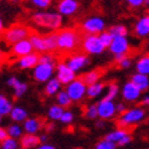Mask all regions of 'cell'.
I'll use <instances>...</instances> for the list:
<instances>
[{"mask_svg": "<svg viewBox=\"0 0 149 149\" xmlns=\"http://www.w3.org/2000/svg\"><path fill=\"white\" fill-rule=\"evenodd\" d=\"M87 85L84 83V80L79 78V79H74L72 83L68 84L67 86V92L70 96V98L73 101H80L81 98L85 96L86 91H87Z\"/></svg>", "mask_w": 149, "mask_h": 149, "instance_id": "52a82bcc", "label": "cell"}, {"mask_svg": "<svg viewBox=\"0 0 149 149\" xmlns=\"http://www.w3.org/2000/svg\"><path fill=\"white\" fill-rule=\"evenodd\" d=\"M131 136H129V135H126L125 137H123L120 141L118 142V146H120V147H123V146H125V144H127V143H130L131 142Z\"/></svg>", "mask_w": 149, "mask_h": 149, "instance_id": "b9f144b4", "label": "cell"}, {"mask_svg": "<svg viewBox=\"0 0 149 149\" xmlns=\"http://www.w3.org/2000/svg\"><path fill=\"white\" fill-rule=\"evenodd\" d=\"M31 1L33 5L39 7V9H46V7H49L51 5L52 0H31Z\"/></svg>", "mask_w": 149, "mask_h": 149, "instance_id": "f35d334b", "label": "cell"}, {"mask_svg": "<svg viewBox=\"0 0 149 149\" xmlns=\"http://www.w3.org/2000/svg\"><path fill=\"white\" fill-rule=\"evenodd\" d=\"M144 118V110L136 108V109H130V110H125L124 113L120 115V119L118 120V126L119 127H129L137 123H139L142 119Z\"/></svg>", "mask_w": 149, "mask_h": 149, "instance_id": "8992f818", "label": "cell"}, {"mask_svg": "<svg viewBox=\"0 0 149 149\" xmlns=\"http://www.w3.org/2000/svg\"><path fill=\"white\" fill-rule=\"evenodd\" d=\"M9 137V132H7V130H4V129H0V139L4 141L5 138Z\"/></svg>", "mask_w": 149, "mask_h": 149, "instance_id": "ee69618b", "label": "cell"}, {"mask_svg": "<svg viewBox=\"0 0 149 149\" xmlns=\"http://www.w3.org/2000/svg\"><path fill=\"white\" fill-rule=\"evenodd\" d=\"M141 92L142 91H141L139 88L132 83V81H130V83L125 84V86L123 88V97H124L125 101L132 102V101H136L139 97Z\"/></svg>", "mask_w": 149, "mask_h": 149, "instance_id": "e0dca14e", "label": "cell"}, {"mask_svg": "<svg viewBox=\"0 0 149 149\" xmlns=\"http://www.w3.org/2000/svg\"><path fill=\"white\" fill-rule=\"evenodd\" d=\"M12 109L13 108L11 106V103L7 101L4 96H0V115L1 116L9 115V114H11Z\"/></svg>", "mask_w": 149, "mask_h": 149, "instance_id": "4316f807", "label": "cell"}, {"mask_svg": "<svg viewBox=\"0 0 149 149\" xmlns=\"http://www.w3.org/2000/svg\"><path fill=\"white\" fill-rule=\"evenodd\" d=\"M137 72L146 75L149 74V54L139 58V61L137 62Z\"/></svg>", "mask_w": 149, "mask_h": 149, "instance_id": "484cf974", "label": "cell"}, {"mask_svg": "<svg viewBox=\"0 0 149 149\" xmlns=\"http://www.w3.org/2000/svg\"><path fill=\"white\" fill-rule=\"evenodd\" d=\"M79 4L77 0H61L58 3V12L61 15H64V16H70V15L75 13L78 11Z\"/></svg>", "mask_w": 149, "mask_h": 149, "instance_id": "2e32d148", "label": "cell"}, {"mask_svg": "<svg viewBox=\"0 0 149 149\" xmlns=\"http://www.w3.org/2000/svg\"><path fill=\"white\" fill-rule=\"evenodd\" d=\"M97 126H98V127H103L104 123H103V121H98V123H97Z\"/></svg>", "mask_w": 149, "mask_h": 149, "instance_id": "c3c4849f", "label": "cell"}, {"mask_svg": "<svg viewBox=\"0 0 149 149\" xmlns=\"http://www.w3.org/2000/svg\"><path fill=\"white\" fill-rule=\"evenodd\" d=\"M39 148H40V149H54L55 147L51 146V144H41Z\"/></svg>", "mask_w": 149, "mask_h": 149, "instance_id": "bcb514c9", "label": "cell"}, {"mask_svg": "<svg viewBox=\"0 0 149 149\" xmlns=\"http://www.w3.org/2000/svg\"><path fill=\"white\" fill-rule=\"evenodd\" d=\"M106 49L104 44L102 42L100 35L97 34H88L83 33V40H81V51L90 55H98L102 54Z\"/></svg>", "mask_w": 149, "mask_h": 149, "instance_id": "5b68a950", "label": "cell"}, {"mask_svg": "<svg viewBox=\"0 0 149 149\" xmlns=\"http://www.w3.org/2000/svg\"><path fill=\"white\" fill-rule=\"evenodd\" d=\"M61 84H62V83L59 81L58 78L51 79L49 83H47L46 87H45V95H46V96H54L55 93H57L58 90H59V86H61Z\"/></svg>", "mask_w": 149, "mask_h": 149, "instance_id": "cb8c5ba5", "label": "cell"}, {"mask_svg": "<svg viewBox=\"0 0 149 149\" xmlns=\"http://www.w3.org/2000/svg\"><path fill=\"white\" fill-rule=\"evenodd\" d=\"M126 1H127V4L131 7H139V6L144 5L146 0H126Z\"/></svg>", "mask_w": 149, "mask_h": 149, "instance_id": "60d3db41", "label": "cell"}, {"mask_svg": "<svg viewBox=\"0 0 149 149\" xmlns=\"http://www.w3.org/2000/svg\"><path fill=\"white\" fill-rule=\"evenodd\" d=\"M131 81L139 88L141 91H146L149 86V80H148L147 75L146 74H142V73H137L135 75H132Z\"/></svg>", "mask_w": 149, "mask_h": 149, "instance_id": "44dd1931", "label": "cell"}, {"mask_svg": "<svg viewBox=\"0 0 149 149\" xmlns=\"http://www.w3.org/2000/svg\"><path fill=\"white\" fill-rule=\"evenodd\" d=\"M40 139H41V142H44V141H46V136H41V137H40Z\"/></svg>", "mask_w": 149, "mask_h": 149, "instance_id": "681fc988", "label": "cell"}, {"mask_svg": "<svg viewBox=\"0 0 149 149\" xmlns=\"http://www.w3.org/2000/svg\"><path fill=\"white\" fill-rule=\"evenodd\" d=\"M116 147V143L111 142V141H108L104 138V141H101L100 143H97L96 148L97 149H114Z\"/></svg>", "mask_w": 149, "mask_h": 149, "instance_id": "8d00e7d4", "label": "cell"}, {"mask_svg": "<svg viewBox=\"0 0 149 149\" xmlns=\"http://www.w3.org/2000/svg\"><path fill=\"white\" fill-rule=\"evenodd\" d=\"M135 34L137 36H146L149 34V16L141 18L135 26Z\"/></svg>", "mask_w": 149, "mask_h": 149, "instance_id": "d6986e66", "label": "cell"}, {"mask_svg": "<svg viewBox=\"0 0 149 149\" xmlns=\"http://www.w3.org/2000/svg\"><path fill=\"white\" fill-rule=\"evenodd\" d=\"M41 142L40 137H36L34 133H28V135L23 136L21 138V146L22 148H33V147H38Z\"/></svg>", "mask_w": 149, "mask_h": 149, "instance_id": "ffe728a7", "label": "cell"}, {"mask_svg": "<svg viewBox=\"0 0 149 149\" xmlns=\"http://www.w3.org/2000/svg\"><path fill=\"white\" fill-rule=\"evenodd\" d=\"M104 86H106V84H103V83H95L92 85H88L87 91H86L87 97L88 98L97 97V96L101 95V92L104 90Z\"/></svg>", "mask_w": 149, "mask_h": 149, "instance_id": "603a6c76", "label": "cell"}, {"mask_svg": "<svg viewBox=\"0 0 149 149\" xmlns=\"http://www.w3.org/2000/svg\"><path fill=\"white\" fill-rule=\"evenodd\" d=\"M33 50H34V46L31 39L28 38V39H23L16 44H13L11 46V54L16 57H22V56H26L28 54H31V52H33Z\"/></svg>", "mask_w": 149, "mask_h": 149, "instance_id": "8fae6325", "label": "cell"}, {"mask_svg": "<svg viewBox=\"0 0 149 149\" xmlns=\"http://www.w3.org/2000/svg\"><path fill=\"white\" fill-rule=\"evenodd\" d=\"M130 63H131V59L129 57H125L123 61L119 63V67H121V68H127V67L130 65Z\"/></svg>", "mask_w": 149, "mask_h": 149, "instance_id": "7bdbcfd3", "label": "cell"}, {"mask_svg": "<svg viewBox=\"0 0 149 149\" xmlns=\"http://www.w3.org/2000/svg\"><path fill=\"white\" fill-rule=\"evenodd\" d=\"M141 104H142V106H149V96H148V97H146L142 102H141Z\"/></svg>", "mask_w": 149, "mask_h": 149, "instance_id": "7dc6e473", "label": "cell"}, {"mask_svg": "<svg viewBox=\"0 0 149 149\" xmlns=\"http://www.w3.org/2000/svg\"><path fill=\"white\" fill-rule=\"evenodd\" d=\"M59 120H61L62 123H65V124L72 123V120H73V114L70 113V111H64Z\"/></svg>", "mask_w": 149, "mask_h": 149, "instance_id": "ab89813d", "label": "cell"}, {"mask_svg": "<svg viewBox=\"0 0 149 149\" xmlns=\"http://www.w3.org/2000/svg\"><path fill=\"white\" fill-rule=\"evenodd\" d=\"M64 113L63 111V107L62 106H52L49 110V118L51 120H59L62 116V114Z\"/></svg>", "mask_w": 149, "mask_h": 149, "instance_id": "f1b7e54d", "label": "cell"}, {"mask_svg": "<svg viewBox=\"0 0 149 149\" xmlns=\"http://www.w3.org/2000/svg\"><path fill=\"white\" fill-rule=\"evenodd\" d=\"M118 95V86L115 84H109V87H108V93L104 96L103 100H108V101H111L113 98H115V96Z\"/></svg>", "mask_w": 149, "mask_h": 149, "instance_id": "e575fe53", "label": "cell"}, {"mask_svg": "<svg viewBox=\"0 0 149 149\" xmlns=\"http://www.w3.org/2000/svg\"><path fill=\"white\" fill-rule=\"evenodd\" d=\"M7 132H9V136L10 137H19L22 135V131H21V127L17 125H11L9 129H7Z\"/></svg>", "mask_w": 149, "mask_h": 149, "instance_id": "74e56055", "label": "cell"}, {"mask_svg": "<svg viewBox=\"0 0 149 149\" xmlns=\"http://www.w3.org/2000/svg\"><path fill=\"white\" fill-rule=\"evenodd\" d=\"M39 58L40 56L36 52H31L26 56L18 57V67L21 69H28V68H34V67L39 63Z\"/></svg>", "mask_w": 149, "mask_h": 149, "instance_id": "9a60e30c", "label": "cell"}, {"mask_svg": "<svg viewBox=\"0 0 149 149\" xmlns=\"http://www.w3.org/2000/svg\"><path fill=\"white\" fill-rule=\"evenodd\" d=\"M44 126V121H41L40 119H28L24 123V130L28 133H35L38 132Z\"/></svg>", "mask_w": 149, "mask_h": 149, "instance_id": "7402d4cb", "label": "cell"}, {"mask_svg": "<svg viewBox=\"0 0 149 149\" xmlns=\"http://www.w3.org/2000/svg\"><path fill=\"white\" fill-rule=\"evenodd\" d=\"M83 31L74 28H64L57 32V51L61 52L63 57L77 54L78 50H81V40H83Z\"/></svg>", "mask_w": 149, "mask_h": 149, "instance_id": "6da1fadb", "label": "cell"}, {"mask_svg": "<svg viewBox=\"0 0 149 149\" xmlns=\"http://www.w3.org/2000/svg\"><path fill=\"white\" fill-rule=\"evenodd\" d=\"M13 90H15V98H18L27 91V85L18 81V83L13 86Z\"/></svg>", "mask_w": 149, "mask_h": 149, "instance_id": "d6a6232c", "label": "cell"}, {"mask_svg": "<svg viewBox=\"0 0 149 149\" xmlns=\"http://www.w3.org/2000/svg\"><path fill=\"white\" fill-rule=\"evenodd\" d=\"M57 78L62 84L68 85L75 79V70H73L65 62H58L57 64Z\"/></svg>", "mask_w": 149, "mask_h": 149, "instance_id": "9c48e42d", "label": "cell"}, {"mask_svg": "<svg viewBox=\"0 0 149 149\" xmlns=\"http://www.w3.org/2000/svg\"><path fill=\"white\" fill-rule=\"evenodd\" d=\"M85 116L88 119H95L98 116V109L97 106H88L85 110Z\"/></svg>", "mask_w": 149, "mask_h": 149, "instance_id": "d590c367", "label": "cell"}, {"mask_svg": "<svg viewBox=\"0 0 149 149\" xmlns=\"http://www.w3.org/2000/svg\"><path fill=\"white\" fill-rule=\"evenodd\" d=\"M100 38H101L102 42L104 44V46L109 47L110 44H111V41H113V39H114V36L111 35V34L109 33V31H108V32H102V33L100 34Z\"/></svg>", "mask_w": 149, "mask_h": 149, "instance_id": "836d02e7", "label": "cell"}, {"mask_svg": "<svg viewBox=\"0 0 149 149\" xmlns=\"http://www.w3.org/2000/svg\"><path fill=\"white\" fill-rule=\"evenodd\" d=\"M110 52H113L114 55L118 54H127L130 47H129V42L126 40L125 36H115L110 44Z\"/></svg>", "mask_w": 149, "mask_h": 149, "instance_id": "5bb4252c", "label": "cell"}, {"mask_svg": "<svg viewBox=\"0 0 149 149\" xmlns=\"http://www.w3.org/2000/svg\"><path fill=\"white\" fill-rule=\"evenodd\" d=\"M144 5H147V6L149 5V0H146V3H144Z\"/></svg>", "mask_w": 149, "mask_h": 149, "instance_id": "f907efd6", "label": "cell"}, {"mask_svg": "<svg viewBox=\"0 0 149 149\" xmlns=\"http://www.w3.org/2000/svg\"><path fill=\"white\" fill-rule=\"evenodd\" d=\"M126 135H129V131L123 127V129H119V130H116V131L110 132L109 135H107V136H106V139L111 141V142H114V143H116V144H118L119 141H120L123 137H125Z\"/></svg>", "mask_w": 149, "mask_h": 149, "instance_id": "d4e9b609", "label": "cell"}, {"mask_svg": "<svg viewBox=\"0 0 149 149\" xmlns=\"http://www.w3.org/2000/svg\"><path fill=\"white\" fill-rule=\"evenodd\" d=\"M64 62L68 64L73 70L77 72L88 63V58H87V56H85L83 54H73V55L65 56Z\"/></svg>", "mask_w": 149, "mask_h": 149, "instance_id": "4fadbf2b", "label": "cell"}, {"mask_svg": "<svg viewBox=\"0 0 149 149\" xmlns=\"http://www.w3.org/2000/svg\"><path fill=\"white\" fill-rule=\"evenodd\" d=\"M109 33L115 38V36H125L127 34V29L124 26H113L109 28Z\"/></svg>", "mask_w": 149, "mask_h": 149, "instance_id": "4dcf8cb0", "label": "cell"}, {"mask_svg": "<svg viewBox=\"0 0 149 149\" xmlns=\"http://www.w3.org/2000/svg\"><path fill=\"white\" fill-rule=\"evenodd\" d=\"M104 73H106V69L97 68V69H93V70H91V72L84 74V75L80 77V78L83 79L84 83L88 86V85H92V84H95V83H97L98 79H101V78L104 75Z\"/></svg>", "mask_w": 149, "mask_h": 149, "instance_id": "ac0fdd59", "label": "cell"}, {"mask_svg": "<svg viewBox=\"0 0 149 149\" xmlns=\"http://www.w3.org/2000/svg\"><path fill=\"white\" fill-rule=\"evenodd\" d=\"M32 22L41 28L57 31L62 26V16L55 12H36L32 16Z\"/></svg>", "mask_w": 149, "mask_h": 149, "instance_id": "3957f363", "label": "cell"}, {"mask_svg": "<svg viewBox=\"0 0 149 149\" xmlns=\"http://www.w3.org/2000/svg\"><path fill=\"white\" fill-rule=\"evenodd\" d=\"M55 67L56 65L51 63H38L34 67V72H33L34 79L36 81H39V83L46 81L52 75V73L55 70Z\"/></svg>", "mask_w": 149, "mask_h": 149, "instance_id": "ba28073f", "label": "cell"}, {"mask_svg": "<svg viewBox=\"0 0 149 149\" xmlns=\"http://www.w3.org/2000/svg\"><path fill=\"white\" fill-rule=\"evenodd\" d=\"M97 109H98V116L102 120H108L111 119L115 113H116V108L114 106V103L108 100H102L97 104Z\"/></svg>", "mask_w": 149, "mask_h": 149, "instance_id": "7c38bea8", "label": "cell"}, {"mask_svg": "<svg viewBox=\"0 0 149 149\" xmlns=\"http://www.w3.org/2000/svg\"><path fill=\"white\" fill-rule=\"evenodd\" d=\"M1 148L3 149H16L17 148V142L15 141L13 137H7L4 141H1Z\"/></svg>", "mask_w": 149, "mask_h": 149, "instance_id": "1f68e13d", "label": "cell"}, {"mask_svg": "<svg viewBox=\"0 0 149 149\" xmlns=\"http://www.w3.org/2000/svg\"><path fill=\"white\" fill-rule=\"evenodd\" d=\"M116 111H119V113H124L125 111V107H124V104L123 103H120V104H118V108H116Z\"/></svg>", "mask_w": 149, "mask_h": 149, "instance_id": "f6af8a7d", "label": "cell"}, {"mask_svg": "<svg viewBox=\"0 0 149 149\" xmlns=\"http://www.w3.org/2000/svg\"><path fill=\"white\" fill-rule=\"evenodd\" d=\"M81 29H83V32L88 34H98L102 33V31L104 29V22L102 18L91 17L84 22L83 26H81Z\"/></svg>", "mask_w": 149, "mask_h": 149, "instance_id": "30bf717a", "label": "cell"}, {"mask_svg": "<svg viewBox=\"0 0 149 149\" xmlns=\"http://www.w3.org/2000/svg\"><path fill=\"white\" fill-rule=\"evenodd\" d=\"M31 39L34 50L36 52H55L58 49V42H57V33H51V34H46V35H40L38 33H32Z\"/></svg>", "mask_w": 149, "mask_h": 149, "instance_id": "7a4b0ae2", "label": "cell"}, {"mask_svg": "<svg viewBox=\"0 0 149 149\" xmlns=\"http://www.w3.org/2000/svg\"><path fill=\"white\" fill-rule=\"evenodd\" d=\"M33 31L31 28H28L23 24H13L10 28L3 31V40L5 41L6 45L12 46L13 44H16L23 39H28Z\"/></svg>", "mask_w": 149, "mask_h": 149, "instance_id": "277c9868", "label": "cell"}, {"mask_svg": "<svg viewBox=\"0 0 149 149\" xmlns=\"http://www.w3.org/2000/svg\"><path fill=\"white\" fill-rule=\"evenodd\" d=\"M11 119L15 121H23L26 120V118H27V111L23 110L22 108H13L12 111H11Z\"/></svg>", "mask_w": 149, "mask_h": 149, "instance_id": "f546056e", "label": "cell"}, {"mask_svg": "<svg viewBox=\"0 0 149 149\" xmlns=\"http://www.w3.org/2000/svg\"><path fill=\"white\" fill-rule=\"evenodd\" d=\"M57 103L59 104V106L62 107H69L70 103L73 102V100L70 98V96L68 95V92L67 91H59L57 93Z\"/></svg>", "mask_w": 149, "mask_h": 149, "instance_id": "83f0119b", "label": "cell"}]
</instances>
